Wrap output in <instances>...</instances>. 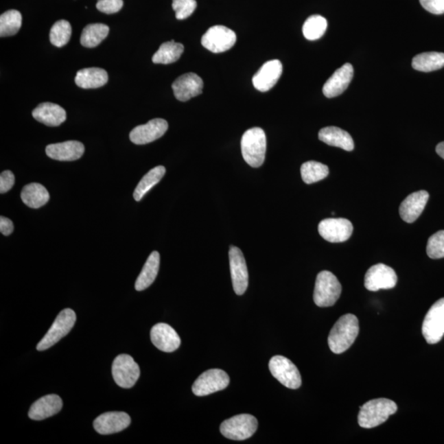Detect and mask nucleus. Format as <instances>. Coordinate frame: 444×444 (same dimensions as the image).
I'll use <instances>...</instances> for the list:
<instances>
[{"instance_id":"nucleus-23","label":"nucleus","mask_w":444,"mask_h":444,"mask_svg":"<svg viewBox=\"0 0 444 444\" xmlns=\"http://www.w3.org/2000/svg\"><path fill=\"white\" fill-rule=\"evenodd\" d=\"M62 408L63 401L61 398L56 394H51L35 401L29 410L28 417L33 421H43L59 413Z\"/></svg>"},{"instance_id":"nucleus-26","label":"nucleus","mask_w":444,"mask_h":444,"mask_svg":"<svg viewBox=\"0 0 444 444\" xmlns=\"http://www.w3.org/2000/svg\"><path fill=\"white\" fill-rule=\"evenodd\" d=\"M109 77L106 70L99 68H88L80 70L75 77L77 86L84 89L102 88L107 84Z\"/></svg>"},{"instance_id":"nucleus-31","label":"nucleus","mask_w":444,"mask_h":444,"mask_svg":"<svg viewBox=\"0 0 444 444\" xmlns=\"http://www.w3.org/2000/svg\"><path fill=\"white\" fill-rule=\"evenodd\" d=\"M184 45L175 40L167 41L161 45L159 51L152 56L154 64L170 65L175 63L184 52Z\"/></svg>"},{"instance_id":"nucleus-25","label":"nucleus","mask_w":444,"mask_h":444,"mask_svg":"<svg viewBox=\"0 0 444 444\" xmlns=\"http://www.w3.org/2000/svg\"><path fill=\"white\" fill-rule=\"evenodd\" d=\"M318 139L329 146L342 148L347 152L353 150L355 148L354 141L349 132L338 127L322 128L318 132Z\"/></svg>"},{"instance_id":"nucleus-22","label":"nucleus","mask_w":444,"mask_h":444,"mask_svg":"<svg viewBox=\"0 0 444 444\" xmlns=\"http://www.w3.org/2000/svg\"><path fill=\"white\" fill-rule=\"evenodd\" d=\"M84 145L78 141L48 145L45 152L49 159L60 161H76L84 155Z\"/></svg>"},{"instance_id":"nucleus-32","label":"nucleus","mask_w":444,"mask_h":444,"mask_svg":"<svg viewBox=\"0 0 444 444\" xmlns=\"http://www.w3.org/2000/svg\"><path fill=\"white\" fill-rule=\"evenodd\" d=\"M165 174V168L163 165L153 168L146 174L140 180L138 186L136 187L134 193L135 200L139 202L145 196V194L149 192L153 187L159 184Z\"/></svg>"},{"instance_id":"nucleus-35","label":"nucleus","mask_w":444,"mask_h":444,"mask_svg":"<svg viewBox=\"0 0 444 444\" xmlns=\"http://www.w3.org/2000/svg\"><path fill=\"white\" fill-rule=\"evenodd\" d=\"M327 27L326 19L320 15L310 16L303 26V34L309 40H316L325 35Z\"/></svg>"},{"instance_id":"nucleus-5","label":"nucleus","mask_w":444,"mask_h":444,"mask_svg":"<svg viewBox=\"0 0 444 444\" xmlns=\"http://www.w3.org/2000/svg\"><path fill=\"white\" fill-rule=\"evenodd\" d=\"M258 429V421L250 414H238L224 421L221 425L222 434L235 441H246L253 436Z\"/></svg>"},{"instance_id":"nucleus-40","label":"nucleus","mask_w":444,"mask_h":444,"mask_svg":"<svg viewBox=\"0 0 444 444\" xmlns=\"http://www.w3.org/2000/svg\"><path fill=\"white\" fill-rule=\"evenodd\" d=\"M425 10L435 15L444 14V0H420Z\"/></svg>"},{"instance_id":"nucleus-34","label":"nucleus","mask_w":444,"mask_h":444,"mask_svg":"<svg viewBox=\"0 0 444 444\" xmlns=\"http://www.w3.org/2000/svg\"><path fill=\"white\" fill-rule=\"evenodd\" d=\"M22 14L14 10H8L0 16V36L16 34L22 27Z\"/></svg>"},{"instance_id":"nucleus-9","label":"nucleus","mask_w":444,"mask_h":444,"mask_svg":"<svg viewBox=\"0 0 444 444\" xmlns=\"http://www.w3.org/2000/svg\"><path fill=\"white\" fill-rule=\"evenodd\" d=\"M422 334L429 344H436L444 336V298L431 307L422 325Z\"/></svg>"},{"instance_id":"nucleus-29","label":"nucleus","mask_w":444,"mask_h":444,"mask_svg":"<svg viewBox=\"0 0 444 444\" xmlns=\"http://www.w3.org/2000/svg\"><path fill=\"white\" fill-rule=\"evenodd\" d=\"M412 67L417 71L429 73L444 67V53L426 52L413 58Z\"/></svg>"},{"instance_id":"nucleus-7","label":"nucleus","mask_w":444,"mask_h":444,"mask_svg":"<svg viewBox=\"0 0 444 444\" xmlns=\"http://www.w3.org/2000/svg\"><path fill=\"white\" fill-rule=\"evenodd\" d=\"M269 369L272 376L282 385L290 389H297L302 384L300 371L292 361L282 355L272 357L269 361Z\"/></svg>"},{"instance_id":"nucleus-10","label":"nucleus","mask_w":444,"mask_h":444,"mask_svg":"<svg viewBox=\"0 0 444 444\" xmlns=\"http://www.w3.org/2000/svg\"><path fill=\"white\" fill-rule=\"evenodd\" d=\"M230 384L229 375L222 369H209L198 377L193 385V393L198 397L210 395L222 391Z\"/></svg>"},{"instance_id":"nucleus-1","label":"nucleus","mask_w":444,"mask_h":444,"mask_svg":"<svg viewBox=\"0 0 444 444\" xmlns=\"http://www.w3.org/2000/svg\"><path fill=\"white\" fill-rule=\"evenodd\" d=\"M359 321L354 314H345L338 319L331 329L329 339L330 350L342 354L351 347L359 334Z\"/></svg>"},{"instance_id":"nucleus-33","label":"nucleus","mask_w":444,"mask_h":444,"mask_svg":"<svg viewBox=\"0 0 444 444\" xmlns=\"http://www.w3.org/2000/svg\"><path fill=\"white\" fill-rule=\"evenodd\" d=\"M301 172L303 181L307 185H311L329 176V169L325 164L310 161L301 165Z\"/></svg>"},{"instance_id":"nucleus-15","label":"nucleus","mask_w":444,"mask_h":444,"mask_svg":"<svg viewBox=\"0 0 444 444\" xmlns=\"http://www.w3.org/2000/svg\"><path fill=\"white\" fill-rule=\"evenodd\" d=\"M168 130V123L163 119L150 120L143 126H137L130 132L132 143L144 145L154 142L163 137Z\"/></svg>"},{"instance_id":"nucleus-18","label":"nucleus","mask_w":444,"mask_h":444,"mask_svg":"<svg viewBox=\"0 0 444 444\" xmlns=\"http://www.w3.org/2000/svg\"><path fill=\"white\" fill-rule=\"evenodd\" d=\"M203 82L196 73H189L173 82L172 89L178 101L187 102L202 93Z\"/></svg>"},{"instance_id":"nucleus-6","label":"nucleus","mask_w":444,"mask_h":444,"mask_svg":"<svg viewBox=\"0 0 444 444\" xmlns=\"http://www.w3.org/2000/svg\"><path fill=\"white\" fill-rule=\"evenodd\" d=\"M77 320L76 314L71 309H65L58 315L51 329L38 343L36 349L43 351L56 345L62 338H65L72 330Z\"/></svg>"},{"instance_id":"nucleus-13","label":"nucleus","mask_w":444,"mask_h":444,"mask_svg":"<svg viewBox=\"0 0 444 444\" xmlns=\"http://www.w3.org/2000/svg\"><path fill=\"white\" fill-rule=\"evenodd\" d=\"M318 232L327 242H345L350 239L353 226L349 220L345 218H327L319 223Z\"/></svg>"},{"instance_id":"nucleus-21","label":"nucleus","mask_w":444,"mask_h":444,"mask_svg":"<svg viewBox=\"0 0 444 444\" xmlns=\"http://www.w3.org/2000/svg\"><path fill=\"white\" fill-rule=\"evenodd\" d=\"M353 76V66L349 63L344 65L325 82L323 89V94L329 98L338 97L346 91Z\"/></svg>"},{"instance_id":"nucleus-42","label":"nucleus","mask_w":444,"mask_h":444,"mask_svg":"<svg viewBox=\"0 0 444 444\" xmlns=\"http://www.w3.org/2000/svg\"><path fill=\"white\" fill-rule=\"evenodd\" d=\"M14 226L10 219L2 217L0 218V231L3 235H10L14 231Z\"/></svg>"},{"instance_id":"nucleus-38","label":"nucleus","mask_w":444,"mask_h":444,"mask_svg":"<svg viewBox=\"0 0 444 444\" xmlns=\"http://www.w3.org/2000/svg\"><path fill=\"white\" fill-rule=\"evenodd\" d=\"M172 8L176 19L184 20L194 14L197 8L196 0H173Z\"/></svg>"},{"instance_id":"nucleus-16","label":"nucleus","mask_w":444,"mask_h":444,"mask_svg":"<svg viewBox=\"0 0 444 444\" xmlns=\"http://www.w3.org/2000/svg\"><path fill=\"white\" fill-rule=\"evenodd\" d=\"M131 418L126 412H106L94 421V429L100 434L106 435L121 432L130 426Z\"/></svg>"},{"instance_id":"nucleus-19","label":"nucleus","mask_w":444,"mask_h":444,"mask_svg":"<svg viewBox=\"0 0 444 444\" xmlns=\"http://www.w3.org/2000/svg\"><path fill=\"white\" fill-rule=\"evenodd\" d=\"M429 198V193L425 190L408 195L401 203L399 213L401 219L408 223L416 222L424 211Z\"/></svg>"},{"instance_id":"nucleus-30","label":"nucleus","mask_w":444,"mask_h":444,"mask_svg":"<svg viewBox=\"0 0 444 444\" xmlns=\"http://www.w3.org/2000/svg\"><path fill=\"white\" fill-rule=\"evenodd\" d=\"M109 32L110 28L106 24H89L82 31L80 39L81 45L86 48L97 47L106 38Z\"/></svg>"},{"instance_id":"nucleus-17","label":"nucleus","mask_w":444,"mask_h":444,"mask_svg":"<svg viewBox=\"0 0 444 444\" xmlns=\"http://www.w3.org/2000/svg\"><path fill=\"white\" fill-rule=\"evenodd\" d=\"M151 340L157 349L173 352L180 347L181 340L176 330L167 323H157L151 330Z\"/></svg>"},{"instance_id":"nucleus-36","label":"nucleus","mask_w":444,"mask_h":444,"mask_svg":"<svg viewBox=\"0 0 444 444\" xmlns=\"http://www.w3.org/2000/svg\"><path fill=\"white\" fill-rule=\"evenodd\" d=\"M71 25L66 20L58 21L51 27L49 32V40L56 47H63L67 45L71 37Z\"/></svg>"},{"instance_id":"nucleus-39","label":"nucleus","mask_w":444,"mask_h":444,"mask_svg":"<svg viewBox=\"0 0 444 444\" xmlns=\"http://www.w3.org/2000/svg\"><path fill=\"white\" fill-rule=\"evenodd\" d=\"M123 0H98L97 8L106 14H113L122 10Z\"/></svg>"},{"instance_id":"nucleus-12","label":"nucleus","mask_w":444,"mask_h":444,"mask_svg":"<svg viewBox=\"0 0 444 444\" xmlns=\"http://www.w3.org/2000/svg\"><path fill=\"white\" fill-rule=\"evenodd\" d=\"M397 282L395 271L383 264L373 265L365 274L364 286L371 292L394 288Z\"/></svg>"},{"instance_id":"nucleus-27","label":"nucleus","mask_w":444,"mask_h":444,"mask_svg":"<svg viewBox=\"0 0 444 444\" xmlns=\"http://www.w3.org/2000/svg\"><path fill=\"white\" fill-rule=\"evenodd\" d=\"M160 268V255L159 252H152L148 257L142 272L135 282V289L138 292L146 290L156 280Z\"/></svg>"},{"instance_id":"nucleus-41","label":"nucleus","mask_w":444,"mask_h":444,"mask_svg":"<svg viewBox=\"0 0 444 444\" xmlns=\"http://www.w3.org/2000/svg\"><path fill=\"white\" fill-rule=\"evenodd\" d=\"M15 177L14 173L10 171H5L0 176V193L8 192L14 185Z\"/></svg>"},{"instance_id":"nucleus-37","label":"nucleus","mask_w":444,"mask_h":444,"mask_svg":"<svg viewBox=\"0 0 444 444\" xmlns=\"http://www.w3.org/2000/svg\"><path fill=\"white\" fill-rule=\"evenodd\" d=\"M426 252L430 259L444 258V231H439L430 236L427 243Z\"/></svg>"},{"instance_id":"nucleus-11","label":"nucleus","mask_w":444,"mask_h":444,"mask_svg":"<svg viewBox=\"0 0 444 444\" xmlns=\"http://www.w3.org/2000/svg\"><path fill=\"white\" fill-rule=\"evenodd\" d=\"M201 41L203 47L211 52L222 53L234 47L236 34L226 27L214 26L207 31Z\"/></svg>"},{"instance_id":"nucleus-8","label":"nucleus","mask_w":444,"mask_h":444,"mask_svg":"<svg viewBox=\"0 0 444 444\" xmlns=\"http://www.w3.org/2000/svg\"><path fill=\"white\" fill-rule=\"evenodd\" d=\"M112 375L119 387L131 388L139 379L140 369L132 356L119 355L112 364Z\"/></svg>"},{"instance_id":"nucleus-2","label":"nucleus","mask_w":444,"mask_h":444,"mask_svg":"<svg viewBox=\"0 0 444 444\" xmlns=\"http://www.w3.org/2000/svg\"><path fill=\"white\" fill-rule=\"evenodd\" d=\"M395 402L379 398L371 400L360 406L358 423L361 428L372 429L384 424L392 414L397 412Z\"/></svg>"},{"instance_id":"nucleus-28","label":"nucleus","mask_w":444,"mask_h":444,"mask_svg":"<svg viewBox=\"0 0 444 444\" xmlns=\"http://www.w3.org/2000/svg\"><path fill=\"white\" fill-rule=\"evenodd\" d=\"M21 198L31 209H40L49 200V194L43 185L32 183L24 187L21 193Z\"/></svg>"},{"instance_id":"nucleus-4","label":"nucleus","mask_w":444,"mask_h":444,"mask_svg":"<svg viewBox=\"0 0 444 444\" xmlns=\"http://www.w3.org/2000/svg\"><path fill=\"white\" fill-rule=\"evenodd\" d=\"M342 285L337 277L329 271L318 273L314 292V301L318 307H330L336 304L342 294Z\"/></svg>"},{"instance_id":"nucleus-14","label":"nucleus","mask_w":444,"mask_h":444,"mask_svg":"<svg viewBox=\"0 0 444 444\" xmlns=\"http://www.w3.org/2000/svg\"><path fill=\"white\" fill-rule=\"evenodd\" d=\"M230 268L232 284L236 294L242 296L248 285V268L242 250L231 246L229 251Z\"/></svg>"},{"instance_id":"nucleus-43","label":"nucleus","mask_w":444,"mask_h":444,"mask_svg":"<svg viewBox=\"0 0 444 444\" xmlns=\"http://www.w3.org/2000/svg\"><path fill=\"white\" fill-rule=\"evenodd\" d=\"M436 152L439 156L444 159V142L439 143L436 147Z\"/></svg>"},{"instance_id":"nucleus-3","label":"nucleus","mask_w":444,"mask_h":444,"mask_svg":"<svg viewBox=\"0 0 444 444\" xmlns=\"http://www.w3.org/2000/svg\"><path fill=\"white\" fill-rule=\"evenodd\" d=\"M267 150V138L261 128H252L244 132L242 151L244 161L252 167L258 168L264 163Z\"/></svg>"},{"instance_id":"nucleus-24","label":"nucleus","mask_w":444,"mask_h":444,"mask_svg":"<svg viewBox=\"0 0 444 444\" xmlns=\"http://www.w3.org/2000/svg\"><path fill=\"white\" fill-rule=\"evenodd\" d=\"M32 116L37 121L49 127L60 126L67 118L65 109L57 104L51 102L40 104L33 110Z\"/></svg>"},{"instance_id":"nucleus-20","label":"nucleus","mask_w":444,"mask_h":444,"mask_svg":"<svg viewBox=\"0 0 444 444\" xmlns=\"http://www.w3.org/2000/svg\"><path fill=\"white\" fill-rule=\"evenodd\" d=\"M282 73V65L280 60H273L266 62L253 78V84L257 90L265 93L272 89L280 80Z\"/></svg>"}]
</instances>
